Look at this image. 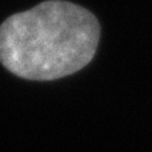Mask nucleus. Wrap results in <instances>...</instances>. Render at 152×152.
Listing matches in <instances>:
<instances>
[{
  "instance_id": "1",
  "label": "nucleus",
  "mask_w": 152,
  "mask_h": 152,
  "mask_svg": "<svg viewBox=\"0 0 152 152\" xmlns=\"http://www.w3.org/2000/svg\"><path fill=\"white\" fill-rule=\"evenodd\" d=\"M99 37V21L88 10L48 0L3 21L0 63L19 77L56 80L84 68Z\"/></svg>"
}]
</instances>
